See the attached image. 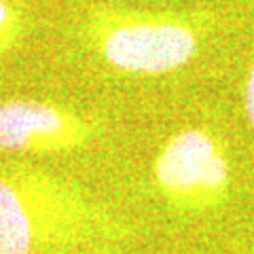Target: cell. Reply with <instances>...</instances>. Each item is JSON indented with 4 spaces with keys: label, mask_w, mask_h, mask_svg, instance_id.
Instances as JSON below:
<instances>
[{
    "label": "cell",
    "mask_w": 254,
    "mask_h": 254,
    "mask_svg": "<svg viewBox=\"0 0 254 254\" xmlns=\"http://www.w3.org/2000/svg\"><path fill=\"white\" fill-rule=\"evenodd\" d=\"M214 28L208 11L155 13L98 6L85 21V38L113 70L133 76H163L185 68Z\"/></svg>",
    "instance_id": "7a4b0ae2"
},
{
    "label": "cell",
    "mask_w": 254,
    "mask_h": 254,
    "mask_svg": "<svg viewBox=\"0 0 254 254\" xmlns=\"http://www.w3.org/2000/svg\"><path fill=\"white\" fill-rule=\"evenodd\" d=\"M102 119L45 100H0V150L21 155H68L102 136Z\"/></svg>",
    "instance_id": "277c9868"
},
{
    "label": "cell",
    "mask_w": 254,
    "mask_h": 254,
    "mask_svg": "<svg viewBox=\"0 0 254 254\" xmlns=\"http://www.w3.org/2000/svg\"><path fill=\"white\" fill-rule=\"evenodd\" d=\"M153 182L161 199L178 214H208L231 195L227 142L208 127H182L159 148Z\"/></svg>",
    "instance_id": "3957f363"
},
{
    "label": "cell",
    "mask_w": 254,
    "mask_h": 254,
    "mask_svg": "<svg viewBox=\"0 0 254 254\" xmlns=\"http://www.w3.org/2000/svg\"><path fill=\"white\" fill-rule=\"evenodd\" d=\"M244 110H246V119L254 131V60L250 64L248 72H246V81H244Z\"/></svg>",
    "instance_id": "8992f818"
},
{
    "label": "cell",
    "mask_w": 254,
    "mask_h": 254,
    "mask_svg": "<svg viewBox=\"0 0 254 254\" xmlns=\"http://www.w3.org/2000/svg\"><path fill=\"white\" fill-rule=\"evenodd\" d=\"M23 36V13L15 0H0V60H4Z\"/></svg>",
    "instance_id": "5b68a950"
},
{
    "label": "cell",
    "mask_w": 254,
    "mask_h": 254,
    "mask_svg": "<svg viewBox=\"0 0 254 254\" xmlns=\"http://www.w3.org/2000/svg\"><path fill=\"white\" fill-rule=\"evenodd\" d=\"M129 235L125 218L76 182L0 170V254H110Z\"/></svg>",
    "instance_id": "6da1fadb"
}]
</instances>
